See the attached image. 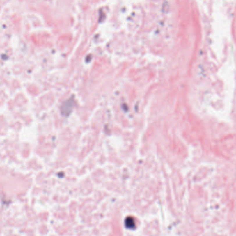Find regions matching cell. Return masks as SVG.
<instances>
[{
  "label": "cell",
  "instance_id": "1",
  "mask_svg": "<svg viewBox=\"0 0 236 236\" xmlns=\"http://www.w3.org/2000/svg\"><path fill=\"white\" fill-rule=\"evenodd\" d=\"M72 105H73V102H72V100H67V101H66L65 102V104H63V105H62V107H61V109L62 111H63V114L64 113H65L66 114H68V111L69 112H70L71 110L69 109V107H72Z\"/></svg>",
  "mask_w": 236,
  "mask_h": 236
},
{
  "label": "cell",
  "instance_id": "2",
  "mask_svg": "<svg viewBox=\"0 0 236 236\" xmlns=\"http://www.w3.org/2000/svg\"><path fill=\"white\" fill-rule=\"evenodd\" d=\"M125 224L126 226H128L129 225V228H132V226H134V221L133 218H127L125 221Z\"/></svg>",
  "mask_w": 236,
  "mask_h": 236
}]
</instances>
